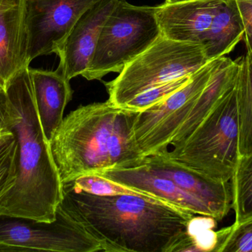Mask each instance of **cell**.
<instances>
[{
  "instance_id": "obj_26",
  "label": "cell",
  "mask_w": 252,
  "mask_h": 252,
  "mask_svg": "<svg viewBox=\"0 0 252 252\" xmlns=\"http://www.w3.org/2000/svg\"><path fill=\"white\" fill-rule=\"evenodd\" d=\"M13 135L14 133L9 129H1L0 130V146L13 136Z\"/></svg>"
},
{
  "instance_id": "obj_4",
  "label": "cell",
  "mask_w": 252,
  "mask_h": 252,
  "mask_svg": "<svg viewBox=\"0 0 252 252\" xmlns=\"http://www.w3.org/2000/svg\"><path fill=\"white\" fill-rule=\"evenodd\" d=\"M235 84L185 141L166 151L172 159L219 181L229 182L239 158Z\"/></svg>"
},
{
  "instance_id": "obj_18",
  "label": "cell",
  "mask_w": 252,
  "mask_h": 252,
  "mask_svg": "<svg viewBox=\"0 0 252 252\" xmlns=\"http://www.w3.org/2000/svg\"><path fill=\"white\" fill-rule=\"evenodd\" d=\"M239 59L236 89L239 125V157L252 152V56L246 53Z\"/></svg>"
},
{
  "instance_id": "obj_1",
  "label": "cell",
  "mask_w": 252,
  "mask_h": 252,
  "mask_svg": "<svg viewBox=\"0 0 252 252\" xmlns=\"http://www.w3.org/2000/svg\"><path fill=\"white\" fill-rule=\"evenodd\" d=\"M60 207L101 244L105 252H194L193 213L159 200L97 195L63 184Z\"/></svg>"
},
{
  "instance_id": "obj_16",
  "label": "cell",
  "mask_w": 252,
  "mask_h": 252,
  "mask_svg": "<svg viewBox=\"0 0 252 252\" xmlns=\"http://www.w3.org/2000/svg\"><path fill=\"white\" fill-rule=\"evenodd\" d=\"M25 67L22 0H0V84L5 88L9 81Z\"/></svg>"
},
{
  "instance_id": "obj_7",
  "label": "cell",
  "mask_w": 252,
  "mask_h": 252,
  "mask_svg": "<svg viewBox=\"0 0 252 252\" xmlns=\"http://www.w3.org/2000/svg\"><path fill=\"white\" fill-rule=\"evenodd\" d=\"M221 58L207 62L185 86L165 100L137 112L133 135L144 158L168 150Z\"/></svg>"
},
{
  "instance_id": "obj_2",
  "label": "cell",
  "mask_w": 252,
  "mask_h": 252,
  "mask_svg": "<svg viewBox=\"0 0 252 252\" xmlns=\"http://www.w3.org/2000/svg\"><path fill=\"white\" fill-rule=\"evenodd\" d=\"M29 66L7 83L11 130L19 144L17 178L0 199V216L51 223L63 200V183L38 118Z\"/></svg>"
},
{
  "instance_id": "obj_27",
  "label": "cell",
  "mask_w": 252,
  "mask_h": 252,
  "mask_svg": "<svg viewBox=\"0 0 252 252\" xmlns=\"http://www.w3.org/2000/svg\"><path fill=\"white\" fill-rule=\"evenodd\" d=\"M192 1V0H165L167 4H174V3L183 2V1Z\"/></svg>"
},
{
  "instance_id": "obj_6",
  "label": "cell",
  "mask_w": 252,
  "mask_h": 252,
  "mask_svg": "<svg viewBox=\"0 0 252 252\" xmlns=\"http://www.w3.org/2000/svg\"><path fill=\"white\" fill-rule=\"evenodd\" d=\"M158 6H137L118 0L106 19L88 70L82 76L89 81L101 80L120 73L161 36Z\"/></svg>"
},
{
  "instance_id": "obj_3",
  "label": "cell",
  "mask_w": 252,
  "mask_h": 252,
  "mask_svg": "<svg viewBox=\"0 0 252 252\" xmlns=\"http://www.w3.org/2000/svg\"><path fill=\"white\" fill-rule=\"evenodd\" d=\"M136 114L108 99L80 106L65 117L50 142L63 184L85 175L142 164L145 158L133 135Z\"/></svg>"
},
{
  "instance_id": "obj_13",
  "label": "cell",
  "mask_w": 252,
  "mask_h": 252,
  "mask_svg": "<svg viewBox=\"0 0 252 252\" xmlns=\"http://www.w3.org/2000/svg\"><path fill=\"white\" fill-rule=\"evenodd\" d=\"M223 0H192L158 6L161 36L177 41L204 42L212 21Z\"/></svg>"
},
{
  "instance_id": "obj_11",
  "label": "cell",
  "mask_w": 252,
  "mask_h": 252,
  "mask_svg": "<svg viewBox=\"0 0 252 252\" xmlns=\"http://www.w3.org/2000/svg\"><path fill=\"white\" fill-rule=\"evenodd\" d=\"M142 164L158 176L170 179L181 189L206 204L215 218L223 220L232 209L230 181L211 179L170 158L166 152L145 157Z\"/></svg>"
},
{
  "instance_id": "obj_25",
  "label": "cell",
  "mask_w": 252,
  "mask_h": 252,
  "mask_svg": "<svg viewBox=\"0 0 252 252\" xmlns=\"http://www.w3.org/2000/svg\"><path fill=\"white\" fill-rule=\"evenodd\" d=\"M10 119V101L7 90L0 84V130L7 129Z\"/></svg>"
},
{
  "instance_id": "obj_8",
  "label": "cell",
  "mask_w": 252,
  "mask_h": 252,
  "mask_svg": "<svg viewBox=\"0 0 252 252\" xmlns=\"http://www.w3.org/2000/svg\"><path fill=\"white\" fill-rule=\"evenodd\" d=\"M103 252L92 236L59 205L51 223L0 216V252Z\"/></svg>"
},
{
  "instance_id": "obj_23",
  "label": "cell",
  "mask_w": 252,
  "mask_h": 252,
  "mask_svg": "<svg viewBox=\"0 0 252 252\" xmlns=\"http://www.w3.org/2000/svg\"><path fill=\"white\" fill-rule=\"evenodd\" d=\"M18 155L19 144L14 134L0 146V199L16 183Z\"/></svg>"
},
{
  "instance_id": "obj_17",
  "label": "cell",
  "mask_w": 252,
  "mask_h": 252,
  "mask_svg": "<svg viewBox=\"0 0 252 252\" xmlns=\"http://www.w3.org/2000/svg\"><path fill=\"white\" fill-rule=\"evenodd\" d=\"M244 35V25L236 2L235 0H223L203 42L207 59L226 56L235 48Z\"/></svg>"
},
{
  "instance_id": "obj_12",
  "label": "cell",
  "mask_w": 252,
  "mask_h": 252,
  "mask_svg": "<svg viewBox=\"0 0 252 252\" xmlns=\"http://www.w3.org/2000/svg\"><path fill=\"white\" fill-rule=\"evenodd\" d=\"M145 194L195 216L214 217L213 211L202 201L185 192L170 179L158 176L142 164L130 168H112L92 173ZM216 219V218H215Z\"/></svg>"
},
{
  "instance_id": "obj_20",
  "label": "cell",
  "mask_w": 252,
  "mask_h": 252,
  "mask_svg": "<svg viewBox=\"0 0 252 252\" xmlns=\"http://www.w3.org/2000/svg\"><path fill=\"white\" fill-rule=\"evenodd\" d=\"M216 252H252V217L218 231Z\"/></svg>"
},
{
  "instance_id": "obj_19",
  "label": "cell",
  "mask_w": 252,
  "mask_h": 252,
  "mask_svg": "<svg viewBox=\"0 0 252 252\" xmlns=\"http://www.w3.org/2000/svg\"><path fill=\"white\" fill-rule=\"evenodd\" d=\"M230 184L235 221L252 217V152L239 157Z\"/></svg>"
},
{
  "instance_id": "obj_5",
  "label": "cell",
  "mask_w": 252,
  "mask_h": 252,
  "mask_svg": "<svg viewBox=\"0 0 252 252\" xmlns=\"http://www.w3.org/2000/svg\"><path fill=\"white\" fill-rule=\"evenodd\" d=\"M209 61L203 43L174 41L160 36L115 79L104 82L109 100L124 108L145 90L192 75Z\"/></svg>"
},
{
  "instance_id": "obj_9",
  "label": "cell",
  "mask_w": 252,
  "mask_h": 252,
  "mask_svg": "<svg viewBox=\"0 0 252 252\" xmlns=\"http://www.w3.org/2000/svg\"><path fill=\"white\" fill-rule=\"evenodd\" d=\"M100 0H22V58L25 67L56 53L80 17Z\"/></svg>"
},
{
  "instance_id": "obj_10",
  "label": "cell",
  "mask_w": 252,
  "mask_h": 252,
  "mask_svg": "<svg viewBox=\"0 0 252 252\" xmlns=\"http://www.w3.org/2000/svg\"><path fill=\"white\" fill-rule=\"evenodd\" d=\"M118 1L100 0L92 6L58 47L56 53L60 62L57 70L69 81L88 70L102 28Z\"/></svg>"
},
{
  "instance_id": "obj_22",
  "label": "cell",
  "mask_w": 252,
  "mask_h": 252,
  "mask_svg": "<svg viewBox=\"0 0 252 252\" xmlns=\"http://www.w3.org/2000/svg\"><path fill=\"white\" fill-rule=\"evenodd\" d=\"M218 220L209 216H194L188 226L195 252H215L218 245V234L214 230Z\"/></svg>"
},
{
  "instance_id": "obj_24",
  "label": "cell",
  "mask_w": 252,
  "mask_h": 252,
  "mask_svg": "<svg viewBox=\"0 0 252 252\" xmlns=\"http://www.w3.org/2000/svg\"><path fill=\"white\" fill-rule=\"evenodd\" d=\"M244 28V41L247 53L252 56V0H235Z\"/></svg>"
},
{
  "instance_id": "obj_15",
  "label": "cell",
  "mask_w": 252,
  "mask_h": 252,
  "mask_svg": "<svg viewBox=\"0 0 252 252\" xmlns=\"http://www.w3.org/2000/svg\"><path fill=\"white\" fill-rule=\"evenodd\" d=\"M238 67L239 59L232 60L226 56L221 58L210 81L197 99L186 121L175 136L172 146L189 137L219 101L235 86Z\"/></svg>"
},
{
  "instance_id": "obj_14",
  "label": "cell",
  "mask_w": 252,
  "mask_h": 252,
  "mask_svg": "<svg viewBox=\"0 0 252 252\" xmlns=\"http://www.w3.org/2000/svg\"><path fill=\"white\" fill-rule=\"evenodd\" d=\"M34 99L46 139L50 143L63 120V112L72 100L69 80L56 71L29 68Z\"/></svg>"
},
{
  "instance_id": "obj_21",
  "label": "cell",
  "mask_w": 252,
  "mask_h": 252,
  "mask_svg": "<svg viewBox=\"0 0 252 252\" xmlns=\"http://www.w3.org/2000/svg\"><path fill=\"white\" fill-rule=\"evenodd\" d=\"M182 77L145 90L127 102L124 108L142 112L159 104L182 88L190 79L191 75Z\"/></svg>"
}]
</instances>
